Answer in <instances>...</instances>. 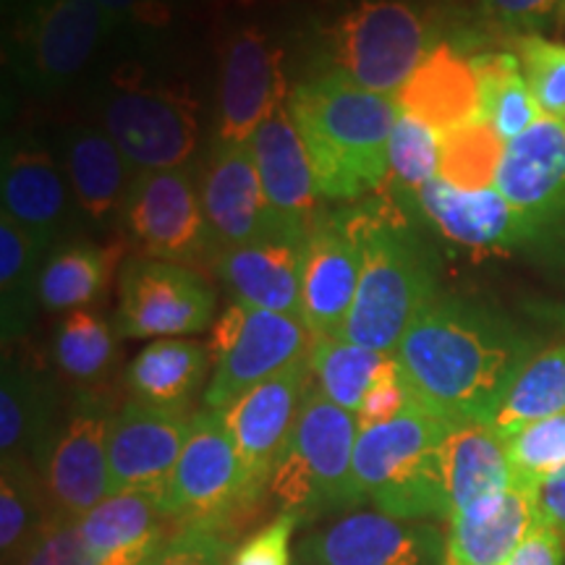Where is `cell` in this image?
Returning a JSON list of instances; mask_svg holds the SVG:
<instances>
[{
	"instance_id": "52",
	"label": "cell",
	"mask_w": 565,
	"mask_h": 565,
	"mask_svg": "<svg viewBox=\"0 0 565 565\" xmlns=\"http://www.w3.org/2000/svg\"><path fill=\"white\" fill-rule=\"evenodd\" d=\"M296 565H299V563H296Z\"/></svg>"
},
{
	"instance_id": "11",
	"label": "cell",
	"mask_w": 565,
	"mask_h": 565,
	"mask_svg": "<svg viewBox=\"0 0 565 565\" xmlns=\"http://www.w3.org/2000/svg\"><path fill=\"white\" fill-rule=\"evenodd\" d=\"M162 508L181 526L215 529H225L236 515L249 511L242 463L217 412L207 408L194 416L192 435L162 492Z\"/></svg>"
},
{
	"instance_id": "10",
	"label": "cell",
	"mask_w": 565,
	"mask_h": 565,
	"mask_svg": "<svg viewBox=\"0 0 565 565\" xmlns=\"http://www.w3.org/2000/svg\"><path fill=\"white\" fill-rule=\"evenodd\" d=\"M215 320V288L181 263L139 257L118 273V320L124 338H181L207 330Z\"/></svg>"
},
{
	"instance_id": "34",
	"label": "cell",
	"mask_w": 565,
	"mask_h": 565,
	"mask_svg": "<svg viewBox=\"0 0 565 565\" xmlns=\"http://www.w3.org/2000/svg\"><path fill=\"white\" fill-rule=\"evenodd\" d=\"M47 246L26 233L9 215H0V303H3V338H17L32 322L40 275Z\"/></svg>"
},
{
	"instance_id": "1",
	"label": "cell",
	"mask_w": 565,
	"mask_h": 565,
	"mask_svg": "<svg viewBox=\"0 0 565 565\" xmlns=\"http://www.w3.org/2000/svg\"><path fill=\"white\" fill-rule=\"evenodd\" d=\"M529 356L515 328L461 299H435L395 351L414 398L450 424H487Z\"/></svg>"
},
{
	"instance_id": "6",
	"label": "cell",
	"mask_w": 565,
	"mask_h": 565,
	"mask_svg": "<svg viewBox=\"0 0 565 565\" xmlns=\"http://www.w3.org/2000/svg\"><path fill=\"white\" fill-rule=\"evenodd\" d=\"M437 17L422 0H351L328 30L333 74L395 97L440 45Z\"/></svg>"
},
{
	"instance_id": "13",
	"label": "cell",
	"mask_w": 565,
	"mask_h": 565,
	"mask_svg": "<svg viewBox=\"0 0 565 565\" xmlns=\"http://www.w3.org/2000/svg\"><path fill=\"white\" fill-rule=\"evenodd\" d=\"M366 212L320 215L303 236L301 317L315 341L343 338L364 265Z\"/></svg>"
},
{
	"instance_id": "21",
	"label": "cell",
	"mask_w": 565,
	"mask_h": 565,
	"mask_svg": "<svg viewBox=\"0 0 565 565\" xmlns=\"http://www.w3.org/2000/svg\"><path fill=\"white\" fill-rule=\"evenodd\" d=\"M414 202L448 242L469 249L511 252L519 244L534 242L545 231L534 217L513 207L494 186L461 192L443 179H435L414 194Z\"/></svg>"
},
{
	"instance_id": "14",
	"label": "cell",
	"mask_w": 565,
	"mask_h": 565,
	"mask_svg": "<svg viewBox=\"0 0 565 565\" xmlns=\"http://www.w3.org/2000/svg\"><path fill=\"white\" fill-rule=\"evenodd\" d=\"M288 97L282 51L273 34L263 24L233 26L221 51L215 145H249Z\"/></svg>"
},
{
	"instance_id": "36",
	"label": "cell",
	"mask_w": 565,
	"mask_h": 565,
	"mask_svg": "<svg viewBox=\"0 0 565 565\" xmlns=\"http://www.w3.org/2000/svg\"><path fill=\"white\" fill-rule=\"evenodd\" d=\"M47 494L32 463H3L0 471V553L3 565H19L34 536L51 521Z\"/></svg>"
},
{
	"instance_id": "26",
	"label": "cell",
	"mask_w": 565,
	"mask_h": 565,
	"mask_svg": "<svg viewBox=\"0 0 565 565\" xmlns=\"http://www.w3.org/2000/svg\"><path fill=\"white\" fill-rule=\"evenodd\" d=\"M79 521L82 536L103 565H152L181 524L162 508V498L141 490L110 492Z\"/></svg>"
},
{
	"instance_id": "24",
	"label": "cell",
	"mask_w": 565,
	"mask_h": 565,
	"mask_svg": "<svg viewBox=\"0 0 565 565\" xmlns=\"http://www.w3.org/2000/svg\"><path fill=\"white\" fill-rule=\"evenodd\" d=\"M3 215L51 249L74 223L76 200L63 162L34 145H21L6 154L0 175Z\"/></svg>"
},
{
	"instance_id": "17",
	"label": "cell",
	"mask_w": 565,
	"mask_h": 565,
	"mask_svg": "<svg viewBox=\"0 0 565 565\" xmlns=\"http://www.w3.org/2000/svg\"><path fill=\"white\" fill-rule=\"evenodd\" d=\"M113 416L103 401L82 398L55 427L40 463V479L53 511L82 519L113 492L108 435Z\"/></svg>"
},
{
	"instance_id": "33",
	"label": "cell",
	"mask_w": 565,
	"mask_h": 565,
	"mask_svg": "<svg viewBox=\"0 0 565 565\" xmlns=\"http://www.w3.org/2000/svg\"><path fill=\"white\" fill-rule=\"evenodd\" d=\"M121 246L68 244L45 259L38 299L47 312H74L100 301L108 291Z\"/></svg>"
},
{
	"instance_id": "50",
	"label": "cell",
	"mask_w": 565,
	"mask_h": 565,
	"mask_svg": "<svg viewBox=\"0 0 565 565\" xmlns=\"http://www.w3.org/2000/svg\"><path fill=\"white\" fill-rule=\"evenodd\" d=\"M536 513L542 524L557 529L565 536V466L536 487Z\"/></svg>"
},
{
	"instance_id": "7",
	"label": "cell",
	"mask_w": 565,
	"mask_h": 565,
	"mask_svg": "<svg viewBox=\"0 0 565 565\" xmlns=\"http://www.w3.org/2000/svg\"><path fill=\"white\" fill-rule=\"evenodd\" d=\"M356 437V414L324 398L315 383L309 385L294 435L267 490L280 511L312 521L322 513L359 505L351 487Z\"/></svg>"
},
{
	"instance_id": "25",
	"label": "cell",
	"mask_w": 565,
	"mask_h": 565,
	"mask_svg": "<svg viewBox=\"0 0 565 565\" xmlns=\"http://www.w3.org/2000/svg\"><path fill=\"white\" fill-rule=\"evenodd\" d=\"M540 524L536 490L511 484L448 519L445 565H505Z\"/></svg>"
},
{
	"instance_id": "48",
	"label": "cell",
	"mask_w": 565,
	"mask_h": 565,
	"mask_svg": "<svg viewBox=\"0 0 565 565\" xmlns=\"http://www.w3.org/2000/svg\"><path fill=\"white\" fill-rule=\"evenodd\" d=\"M100 9L121 24V30L139 34H162L175 24L179 6L171 0H95Z\"/></svg>"
},
{
	"instance_id": "49",
	"label": "cell",
	"mask_w": 565,
	"mask_h": 565,
	"mask_svg": "<svg viewBox=\"0 0 565 565\" xmlns=\"http://www.w3.org/2000/svg\"><path fill=\"white\" fill-rule=\"evenodd\" d=\"M565 536L547 524H536L505 565H563Z\"/></svg>"
},
{
	"instance_id": "23",
	"label": "cell",
	"mask_w": 565,
	"mask_h": 565,
	"mask_svg": "<svg viewBox=\"0 0 565 565\" xmlns=\"http://www.w3.org/2000/svg\"><path fill=\"white\" fill-rule=\"evenodd\" d=\"M494 189L542 228L565 217V121L542 116L505 145Z\"/></svg>"
},
{
	"instance_id": "8",
	"label": "cell",
	"mask_w": 565,
	"mask_h": 565,
	"mask_svg": "<svg viewBox=\"0 0 565 565\" xmlns=\"http://www.w3.org/2000/svg\"><path fill=\"white\" fill-rule=\"evenodd\" d=\"M118 30L121 24L95 0H19L11 26L13 68L32 89H63Z\"/></svg>"
},
{
	"instance_id": "41",
	"label": "cell",
	"mask_w": 565,
	"mask_h": 565,
	"mask_svg": "<svg viewBox=\"0 0 565 565\" xmlns=\"http://www.w3.org/2000/svg\"><path fill=\"white\" fill-rule=\"evenodd\" d=\"M503 443L513 484L536 490L565 466V412L529 424Z\"/></svg>"
},
{
	"instance_id": "9",
	"label": "cell",
	"mask_w": 565,
	"mask_h": 565,
	"mask_svg": "<svg viewBox=\"0 0 565 565\" xmlns=\"http://www.w3.org/2000/svg\"><path fill=\"white\" fill-rule=\"evenodd\" d=\"M312 341L301 317L231 301L212 328V377L204 391V406L210 412H225L252 387L303 362Z\"/></svg>"
},
{
	"instance_id": "12",
	"label": "cell",
	"mask_w": 565,
	"mask_h": 565,
	"mask_svg": "<svg viewBox=\"0 0 565 565\" xmlns=\"http://www.w3.org/2000/svg\"><path fill=\"white\" fill-rule=\"evenodd\" d=\"M309 385H312V370L307 356L303 362L265 380L263 385L252 387L225 412H217L242 463L249 508L257 505L259 498L270 490L273 475L291 440Z\"/></svg>"
},
{
	"instance_id": "22",
	"label": "cell",
	"mask_w": 565,
	"mask_h": 565,
	"mask_svg": "<svg viewBox=\"0 0 565 565\" xmlns=\"http://www.w3.org/2000/svg\"><path fill=\"white\" fill-rule=\"evenodd\" d=\"M249 150L275 221L286 231H307L320 217L322 194L288 103L254 131Z\"/></svg>"
},
{
	"instance_id": "20",
	"label": "cell",
	"mask_w": 565,
	"mask_h": 565,
	"mask_svg": "<svg viewBox=\"0 0 565 565\" xmlns=\"http://www.w3.org/2000/svg\"><path fill=\"white\" fill-rule=\"evenodd\" d=\"M200 196L212 233V249L286 231L267 204L249 145H212L202 168Z\"/></svg>"
},
{
	"instance_id": "51",
	"label": "cell",
	"mask_w": 565,
	"mask_h": 565,
	"mask_svg": "<svg viewBox=\"0 0 565 565\" xmlns=\"http://www.w3.org/2000/svg\"><path fill=\"white\" fill-rule=\"evenodd\" d=\"M171 3L179 6V3H192V0H171Z\"/></svg>"
},
{
	"instance_id": "40",
	"label": "cell",
	"mask_w": 565,
	"mask_h": 565,
	"mask_svg": "<svg viewBox=\"0 0 565 565\" xmlns=\"http://www.w3.org/2000/svg\"><path fill=\"white\" fill-rule=\"evenodd\" d=\"M443 137L427 124L401 113L387 145V183L416 194L429 181L440 179Z\"/></svg>"
},
{
	"instance_id": "4",
	"label": "cell",
	"mask_w": 565,
	"mask_h": 565,
	"mask_svg": "<svg viewBox=\"0 0 565 565\" xmlns=\"http://www.w3.org/2000/svg\"><path fill=\"white\" fill-rule=\"evenodd\" d=\"M448 429L450 422L422 404L359 429L351 469L356 503L370 500L374 511L395 519L448 521L440 477V445Z\"/></svg>"
},
{
	"instance_id": "43",
	"label": "cell",
	"mask_w": 565,
	"mask_h": 565,
	"mask_svg": "<svg viewBox=\"0 0 565 565\" xmlns=\"http://www.w3.org/2000/svg\"><path fill=\"white\" fill-rule=\"evenodd\" d=\"M482 17L498 30L519 38L555 32L565 26V0H482Z\"/></svg>"
},
{
	"instance_id": "18",
	"label": "cell",
	"mask_w": 565,
	"mask_h": 565,
	"mask_svg": "<svg viewBox=\"0 0 565 565\" xmlns=\"http://www.w3.org/2000/svg\"><path fill=\"white\" fill-rule=\"evenodd\" d=\"M194 416L134 398L113 414L108 435L113 492L141 490L162 498L183 445L192 435Z\"/></svg>"
},
{
	"instance_id": "5",
	"label": "cell",
	"mask_w": 565,
	"mask_h": 565,
	"mask_svg": "<svg viewBox=\"0 0 565 565\" xmlns=\"http://www.w3.org/2000/svg\"><path fill=\"white\" fill-rule=\"evenodd\" d=\"M97 126L137 173L189 168L200 147V103L183 84L121 63L97 92Z\"/></svg>"
},
{
	"instance_id": "3",
	"label": "cell",
	"mask_w": 565,
	"mask_h": 565,
	"mask_svg": "<svg viewBox=\"0 0 565 565\" xmlns=\"http://www.w3.org/2000/svg\"><path fill=\"white\" fill-rule=\"evenodd\" d=\"M435 259L406 221L387 212H366L364 265L345 322V341L395 356L416 317L433 303Z\"/></svg>"
},
{
	"instance_id": "15",
	"label": "cell",
	"mask_w": 565,
	"mask_h": 565,
	"mask_svg": "<svg viewBox=\"0 0 565 565\" xmlns=\"http://www.w3.org/2000/svg\"><path fill=\"white\" fill-rule=\"evenodd\" d=\"M124 223L145 257L189 265L212 252L202 196L189 168L134 175Z\"/></svg>"
},
{
	"instance_id": "27",
	"label": "cell",
	"mask_w": 565,
	"mask_h": 565,
	"mask_svg": "<svg viewBox=\"0 0 565 565\" xmlns=\"http://www.w3.org/2000/svg\"><path fill=\"white\" fill-rule=\"evenodd\" d=\"M393 100L404 116L427 124L440 137L482 121V84L475 55L443 40Z\"/></svg>"
},
{
	"instance_id": "45",
	"label": "cell",
	"mask_w": 565,
	"mask_h": 565,
	"mask_svg": "<svg viewBox=\"0 0 565 565\" xmlns=\"http://www.w3.org/2000/svg\"><path fill=\"white\" fill-rule=\"evenodd\" d=\"M419 401L414 398L412 385H408L404 370H401L398 359L387 356L377 374H374L370 391H366L362 408L356 412L359 429L374 427V424H385L408 412Z\"/></svg>"
},
{
	"instance_id": "29",
	"label": "cell",
	"mask_w": 565,
	"mask_h": 565,
	"mask_svg": "<svg viewBox=\"0 0 565 565\" xmlns=\"http://www.w3.org/2000/svg\"><path fill=\"white\" fill-rule=\"evenodd\" d=\"M440 477L450 519L487 494L513 484L505 443L482 422L450 424L440 445Z\"/></svg>"
},
{
	"instance_id": "31",
	"label": "cell",
	"mask_w": 565,
	"mask_h": 565,
	"mask_svg": "<svg viewBox=\"0 0 565 565\" xmlns=\"http://www.w3.org/2000/svg\"><path fill=\"white\" fill-rule=\"evenodd\" d=\"M212 364L210 345L183 338H160L145 345L126 370L134 401L173 412H189Z\"/></svg>"
},
{
	"instance_id": "32",
	"label": "cell",
	"mask_w": 565,
	"mask_h": 565,
	"mask_svg": "<svg viewBox=\"0 0 565 565\" xmlns=\"http://www.w3.org/2000/svg\"><path fill=\"white\" fill-rule=\"evenodd\" d=\"M565 412V341L550 349L532 353L526 364L515 372L503 398L487 419L500 440L529 427V424L547 419Z\"/></svg>"
},
{
	"instance_id": "46",
	"label": "cell",
	"mask_w": 565,
	"mask_h": 565,
	"mask_svg": "<svg viewBox=\"0 0 565 565\" xmlns=\"http://www.w3.org/2000/svg\"><path fill=\"white\" fill-rule=\"evenodd\" d=\"M231 555L223 529L186 524L166 542L152 565H231Z\"/></svg>"
},
{
	"instance_id": "39",
	"label": "cell",
	"mask_w": 565,
	"mask_h": 565,
	"mask_svg": "<svg viewBox=\"0 0 565 565\" xmlns=\"http://www.w3.org/2000/svg\"><path fill=\"white\" fill-rule=\"evenodd\" d=\"M116 356L110 324L89 309L66 312L53 338V359L58 370L76 383H95L108 372Z\"/></svg>"
},
{
	"instance_id": "28",
	"label": "cell",
	"mask_w": 565,
	"mask_h": 565,
	"mask_svg": "<svg viewBox=\"0 0 565 565\" xmlns=\"http://www.w3.org/2000/svg\"><path fill=\"white\" fill-rule=\"evenodd\" d=\"M63 171L76 207L103 223L124 210L131 189V162L97 124H74L63 137Z\"/></svg>"
},
{
	"instance_id": "47",
	"label": "cell",
	"mask_w": 565,
	"mask_h": 565,
	"mask_svg": "<svg viewBox=\"0 0 565 565\" xmlns=\"http://www.w3.org/2000/svg\"><path fill=\"white\" fill-rule=\"evenodd\" d=\"M301 519L296 513L280 511L270 524L254 532L233 550L231 565H291V542Z\"/></svg>"
},
{
	"instance_id": "44",
	"label": "cell",
	"mask_w": 565,
	"mask_h": 565,
	"mask_svg": "<svg viewBox=\"0 0 565 565\" xmlns=\"http://www.w3.org/2000/svg\"><path fill=\"white\" fill-rule=\"evenodd\" d=\"M19 565H103V557L84 542L79 521L53 513Z\"/></svg>"
},
{
	"instance_id": "42",
	"label": "cell",
	"mask_w": 565,
	"mask_h": 565,
	"mask_svg": "<svg viewBox=\"0 0 565 565\" xmlns=\"http://www.w3.org/2000/svg\"><path fill=\"white\" fill-rule=\"evenodd\" d=\"M521 71L545 116L565 121V45L542 34L515 40Z\"/></svg>"
},
{
	"instance_id": "35",
	"label": "cell",
	"mask_w": 565,
	"mask_h": 565,
	"mask_svg": "<svg viewBox=\"0 0 565 565\" xmlns=\"http://www.w3.org/2000/svg\"><path fill=\"white\" fill-rule=\"evenodd\" d=\"M475 66L482 84V121L511 145L545 116L529 89L519 55L508 51L482 53L475 55Z\"/></svg>"
},
{
	"instance_id": "30",
	"label": "cell",
	"mask_w": 565,
	"mask_h": 565,
	"mask_svg": "<svg viewBox=\"0 0 565 565\" xmlns=\"http://www.w3.org/2000/svg\"><path fill=\"white\" fill-rule=\"evenodd\" d=\"M53 387L30 366H3L0 383V456L3 463H42L53 437Z\"/></svg>"
},
{
	"instance_id": "38",
	"label": "cell",
	"mask_w": 565,
	"mask_h": 565,
	"mask_svg": "<svg viewBox=\"0 0 565 565\" xmlns=\"http://www.w3.org/2000/svg\"><path fill=\"white\" fill-rule=\"evenodd\" d=\"M505 154V141L494 134L487 121H475L445 134L440 147V179L461 192L492 189L500 162Z\"/></svg>"
},
{
	"instance_id": "37",
	"label": "cell",
	"mask_w": 565,
	"mask_h": 565,
	"mask_svg": "<svg viewBox=\"0 0 565 565\" xmlns=\"http://www.w3.org/2000/svg\"><path fill=\"white\" fill-rule=\"evenodd\" d=\"M385 359L387 353L364 349L345 338H320V341H312L309 370H312L315 387L324 398L356 414Z\"/></svg>"
},
{
	"instance_id": "16",
	"label": "cell",
	"mask_w": 565,
	"mask_h": 565,
	"mask_svg": "<svg viewBox=\"0 0 565 565\" xmlns=\"http://www.w3.org/2000/svg\"><path fill=\"white\" fill-rule=\"evenodd\" d=\"M299 565H445V534L433 521L380 511L345 513L303 536Z\"/></svg>"
},
{
	"instance_id": "19",
	"label": "cell",
	"mask_w": 565,
	"mask_h": 565,
	"mask_svg": "<svg viewBox=\"0 0 565 565\" xmlns=\"http://www.w3.org/2000/svg\"><path fill=\"white\" fill-rule=\"evenodd\" d=\"M303 236L307 233L280 231L246 244L215 246L210 254L212 270L233 301L301 317Z\"/></svg>"
},
{
	"instance_id": "2",
	"label": "cell",
	"mask_w": 565,
	"mask_h": 565,
	"mask_svg": "<svg viewBox=\"0 0 565 565\" xmlns=\"http://www.w3.org/2000/svg\"><path fill=\"white\" fill-rule=\"evenodd\" d=\"M288 108L322 200L353 202L383 186L387 145L401 118L393 97L374 95L330 71L299 84Z\"/></svg>"
}]
</instances>
